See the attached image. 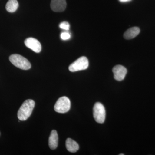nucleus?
<instances>
[{"label":"nucleus","mask_w":155,"mask_h":155,"mask_svg":"<svg viewBox=\"0 0 155 155\" xmlns=\"http://www.w3.org/2000/svg\"><path fill=\"white\" fill-rule=\"evenodd\" d=\"M35 105L33 100H26L19 108L17 113L18 119L20 121H25L30 117Z\"/></svg>","instance_id":"nucleus-1"},{"label":"nucleus","mask_w":155,"mask_h":155,"mask_svg":"<svg viewBox=\"0 0 155 155\" xmlns=\"http://www.w3.org/2000/svg\"><path fill=\"white\" fill-rule=\"evenodd\" d=\"M10 62L14 66L23 70H28L31 68V65L27 59L17 54L11 55L9 58Z\"/></svg>","instance_id":"nucleus-2"},{"label":"nucleus","mask_w":155,"mask_h":155,"mask_svg":"<svg viewBox=\"0 0 155 155\" xmlns=\"http://www.w3.org/2000/svg\"><path fill=\"white\" fill-rule=\"evenodd\" d=\"M71 107L70 100L67 97H62L58 99L55 104L54 109L56 112L61 114L67 113Z\"/></svg>","instance_id":"nucleus-3"},{"label":"nucleus","mask_w":155,"mask_h":155,"mask_svg":"<svg viewBox=\"0 0 155 155\" xmlns=\"http://www.w3.org/2000/svg\"><path fill=\"white\" fill-rule=\"evenodd\" d=\"M88 59L85 57H81L72 63L69 67V71L75 72L86 69L88 68Z\"/></svg>","instance_id":"nucleus-4"},{"label":"nucleus","mask_w":155,"mask_h":155,"mask_svg":"<svg viewBox=\"0 0 155 155\" xmlns=\"http://www.w3.org/2000/svg\"><path fill=\"white\" fill-rule=\"evenodd\" d=\"M93 116L96 122L103 123L106 118V111L104 107L99 102L96 103L93 108Z\"/></svg>","instance_id":"nucleus-5"},{"label":"nucleus","mask_w":155,"mask_h":155,"mask_svg":"<svg viewBox=\"0 0 155 155\" xmlns=\"http://www.w3.org/2000/svg\"><path fill=\"white\" fill-rule=\"evenodd\" d=\"M25 46L34 51L39 53L41 51V45L40 42L36 39L33 38H28L25 41Z\"/></svg>","instance_id":"nucleus-6"},{"label":"nucleus","mask_w":155,"mask_h":155,"mask_svg":"<svg viewBox=\"0 0 155 155\" xmlns=\"http://www.w3.org/2000/svg\"><path fill=\"white\" fill-rule=\"evenodd\" d=\"M114 78L116 80L121 81L125 78L127 73V70L122 65H116L113 68Z\"/></svg>","instance_id":"nucleus-7"},{"label":"nucleus","mask_w":155,"mask_h":155,"mask_svg":"<svg viewBox=\"0 0 155 155\" xmlns=\"http://www.w3.org/2000/svg\"><path fill=\"white\" fill-rule=\"evenodd\" d=\"M66 7V0H51V9L54 12H63L65 11Z\"/></svg>","instance_id":"nucleus-8"},{"label":"nucleus","mask_w":155,"mask_h":155,"mask_svg":"<svg viewBox=\"0 0 155 155\" xmlns=\"http://www.w3.org/2000/svg\"><path fill=\"white\" fill-rule=\"evenodd\" d=\"M58 144V136L57 131L53 130L51 132L49 138V146L51 150L57 148Z\"/></svg>","instance_id":"nucleus-9"},{"label":"nucleus","mask_w":155,"mask_h":155,"mask_svg":"<svg viewBox=\"0 0 155 155\" xmlns=\"http://www.w3.org/2000/svg\"><path fill=\"white\" fill-rule=\"evenodd\" d=\"M140 29L137 27H133L127 29L124 34V38L126 39H131L138 35Z\"/></svg>","instance_id":"nucleus-10"},{"label":"nucleus","mask_w":155,"mask_h":155,"mask_svg":"<svg viewBox=\"0 0 155 155\" xmlns=\"http://www.w3.org/2000/svg\"><path fill=\"white\" fill-rule=\"evenodd\" d=\"M67 150L71 153H75L79 148V145L76 142L71 138H67L66 141Z\"/></svg>","instance_id":"nucleus-11"},{"label":"nucleus","mask_w":155,"mask_h":155,"mask_svg":"<svg viewBox=\"0 0 155 155\" xmlns=\"http://www.w3.org/2000/svg\"><path fill=\"white\" fill-rule=\"evenodd\" d=\"M19 7V4L17 0H9L6 5V9L10 13L15 12Z\"/></svg>","instance_id":"nucleus-12"},{"label":"nucleus","mask_w":155,"mask_h":155,"mask_svg":"<svg viewBox=\"0 0 155 155\" xmlns=\"http://www.w3.org/2000/svg\"><path fill=\"white\" fill-rule=\"evenodd\" d=\"M59 27L61 29L68 31L69 30V28H70V25H69V22L64 21V22H61L59 25Z\"/></svg>","instance_id":"nucleus-13"},{"label":"nucleus","mask_w":155,"mask_h":155,"mask_svg":"<svg viewBox=\"0 0 155 155\" xmlns=\"http://www.w3.org/2000/svg\"><path fill=\"white\" fill-rule=\"evenodd\" d=\"M61 37L63 40H67L70 38L71 35L70 33L68 32H62L61 35Z\"/></svg>","instance_id":"nucleus-14"},{"label":"nucleus","mask_w":155,"mask_h":155,"mask_svg":"<svg viewBox=\"0 0 155 155\" xmlns=\"http://www.w3.org/2000/svg\"><path fill=\"white\" fill-rule=\"evenodd\" d=\"M119 2L122 3L127 2H130L131 0H119Z\"/></svg>","instance_id":"nucleus-15"},{"label":"nucleus","mask_w":155,"mask_h":155,"mask_svg":"<svg viewBox=\"0 0 155 155\" xmlns=\"http://www.w3.org/2000/svg\"><path fill=\"white\" fill-rule=\"evenodd\" d=\"M124 154H119V155H124Z\"/></svg>","instance_id":"nucleus-16"}]
</instances>
